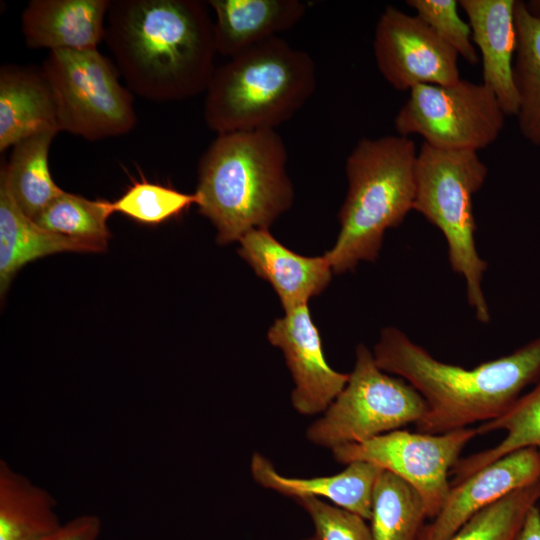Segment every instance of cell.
Here are the masks:
<instances>
[{
  "mask_svg": "<svg viewBox=\"0 0 540 540\" xmlns=\"http://www.w3.org/2000/svg\"><path fill=\"white\" fill-rule=\"evenodd\" d=\"M316 80L309 53L270 38L215 69L205 91V122L217 135L276 130L309 100Z\"/></svg>",
  "mask_w": 540,
  "mask_h": 540,
  "instance_id": "obj_5",
  "label": "cell"
},
{
  "mask_svg": "<svg viewBox=\"0 0 540 540\" xmlns=\"http://www.w3.org/2000/svg\"><path fill=\"white\" fill-rule=\"evenodd\" d=\"M239 255L268 281L285 312L320 294L329 284L332 267L324 255L307 257L281 244L268 229H255L240 240Z\"/></svg>",
  "mask_w": 540,
  "mask_h": 540,
  "instance_id": "obj_14",
  "label": "cell"
},
{
  "mask_svg": "<svg viewBox=\"0 0 540 540\" xmlns=\"http://www.w3.org/2000/svg\"><path fill=\"white\" fill-rule=\"evenodd\" d=\"M394 119L398 135L417 134L443 150L478 152L500 135L505 113L493 91L482 83L461 79L443 86L412 88Z\"/></svg>",
  "mask_w": 540,
  "mask_h": 540,
  "instance_id": "obj_9",
  "label": "cell"
},
{
  "mask_svg": "<svg viewBox=\"0 0 540 540\" xmlns=\"http://www.w3.org/2000/svg\"><path fill=\"white\" fill-rule=\"evenodd\" d=\"M539 500L540 480L480 510L449 540H513L528 511Z\"/></svg>",
  "mask_w": 540,
  "mask_h": 540,
  "instance_id": "obj_27",
  "label": "cell"
},
{
  "mask_svg": "<svg viewBox=\"0 0 540 540\" xmlns=\"http://www.w3.org/2000/svg\"><path fill=\"white\" fill-rule=\"evenodd\" d=\"M473 43L481 54L483 83L498 99L505 115L516 116L519 97L513 76L517 45L516 0H460Z\"/></svg>",
  "mask_w": 540,
  "mask_h": 540,
  "instance_id": "obj_15",
  "label": "cell"
},
{
  "mask_svg": "<svg viewBox=\"0 0 540 540\" xmlns=\"http://www.w3.org/2000/svg\"><path fill=\"white\" fill-rule=\"evenodd\" d=\"M487 174L476 151L443 150L423 143L416 161L413 205V210L442 232L450 265L465 279L468 303L484 324L490 320L482 289L488 264L476 248L472 198Z\"/></svg>",
  "mask_w": 540,
  "mask_h": 540,
  "instance_id": "obj_6",
  "label": "cell"
},
{
  "mask_svg": "<svg viewBox=\"0 0 540 540\" xmlns=\"http://www.w3.org/2000/svg\"><path fill=\"white\" fill-rule=\"evenodd\" d=\"M207 1L110 0L104 39L132 93L154 102L205 92L215 72Z\"/></svg>",
  "mask_w": 540,
  "mask_h": 540,
  "instance_id": "obj_1",
  "label": "cell"
},
{
  "mask_svg": "<svg viewBox=\"0 0 540 540\" xmlns=\"http://www.w3.org/2000/svg\"><path fill=\"white\" fill-rule=\"evenodd\" d=\"M477 435V428L470 427L440 434L397 429L331 452L339 463L369 462L398 476L420 494L428 518L433 519L450 491L451 469Z\"/></svg>",
  "mask_w": 540,
  "mask_h": 540,
  "instance_id": "obj_10",
  "label": "cell"
},
{
  "mask_svg": "<svg viewBox=\"0 0 540 540\" xmlns=\"http://www.w3.org/2000/svg\"><path fill=\"white\" fill-rule=\"evenodd\" d=\"M310 516L319 540H374L361 516L317 498L295 500Z\"/></svg>",
  "mask_w": 540,
  "mask_h": 540,
  "instance_id": "obj_30",
  "label": "cell"
},
{
  "mask_svg": "<svg viewBox=\"0 0 540 540\" xmlns=\"http://www.w3.org/2000/svg\"><path fill=\"white\" fill-rule=\"evenodd\" d=\"M110 0H32L21 15L29 48L87 50L104 39Z\"/></svg>",
  "mask_w": 540,
  "mask_h": 540,
  "instance_id": "obj_16",
  "label": "cell"
},
{
  "mask_svg": "<svg viewBox=\"0 0 540 540\" xmlns=\"http://www.w3.org/2000/svg\"><path fill=\"white\" fill-rule=\"evenodd\" d=\"M41 71L53 95L60 131L96 141L135 127L130 90L97 48L50 51Z\"/></svg>",
  "mask_w": 540,
  "mask_h": 540,
  "instance_id": "obj_7",
  "label": "cell"
},
{
  "mask_svg": "<svg viewBox=\"0 0 540 540\" xmlns=\"http://www.w3.org/2000/svg\"><path fill=\"white\" fill-rule=\"evenodd\" d=\"M539 480V451L529 447L511 452L451 486L420 539L449 540L477 512Z\"/></svg>",
  "mask_w": 540,
  "mask_h": 540,
  "instance_id": "obj_13",
  "label": "cell"
},
{
  "mask_svg": "<svg viewBox=\"0 0 540 540\" xmlns=\"http://www.w3.org/2000/svg\"><path fill=\"white\" fill-rule=\"evenodd\" d=\"M406 3L465 61L473 65L478 63L471 28L458 14V1L408 0Z\"/></svg>",
  "mask_w": 540,
  "mask_h": 540,
  "instance_id": "obj_29",
  "label": "cell"
},
{
  "mask_svg": "<svg viewBox=\"0 0 540 540\" xmlns=\"http://www.w3.org/2000/svg\"><path fill=\"white\" fill-rule=\"evenodd\" d=\"M101 519L92 514L77 516L61 525L41 540H97L101 532Z\"/></svg>",
  "mask_w": 540,
  "mask_h": 540,
  "instance_id": "obj_31",
  "label": "cell"
},
{
  "mask_svg": "<svg viewBox=\"0 0 540 540\" xmlns=\"http://www.w3.org/2000/svg\"><path fill=\"white\" fill-rule=\"evenodd\" d=\"M418 151L401 135L362 138L348 155V190L339 211L340 230L325 253L334 273L378 257L385 232L413 210Z\"/></svg>",
  "mask_w": 540,
  "mask_h": 540,
  "instance_id": "obj_4",
  "label": "cell"
},
{
  "mask_svg": "<svg viewBox=\"0 0 540 540\" xmlns=\"http://www.w3.org/2000/svg\"><path fill=\"white\" fill-rule=\"evenodd\" d=\"M196 204L195 194H186L173 188L147 181L136 182L115 202L114 212L145 224H159Z\"/></svg>",
  "mask_w": 540,
  "mask_h": 540,
  "instance_id": "obj_28",
  "label": "cell"
},
{
  "mask_svg": "<svg viewBox=\"0 0 540 540\" xmlns=\"http://www.w3.org/2000/svg\"><path fill=\"white\" fill-rule=\"evenodd\" d=\"M513 540H540V508L537 504L528 511Z\"/></svg>",
  "mask_w": 540,
  "mask_h": 540,
  "instance_id": "obj_32",
  "label": "cell"
},
{
  "mask_svg": "<svg viewBox=\"0 0 540 540\" xmlns=\"http://www.w3.org/2000/svg\"><path fill=\"white\" fill-rule=\"evenodd\" d=\"M57 501L0 460V540H41L62 523Z\"/></svg>",
  "mask_w": 540,
  "mask_h": 540,
  "instance_id": "obj_21",
  "label": "cell"
},
{
  "mask_svg": "<svg viewBox=\"0 0 540 540\" xmlns=\"http://www.w3.org/2000/svg\"><path fill=\"white\" fill-rule=\"evenodd\" d=\"M267 336L282 351L291 372L293 408L304 416L324 412L344 389L349 374L328 364L308 306L285 312V316L274 321Z\"/></svg>",
  "mask_w": 540,
  "mask_h": 540,
  "instance_id": "obj_12",
  "label": "cell"
},
{
  "mask_svg": "<svg viewBox=\"0 0 540 540\" xmlns=\"http://www.w3.org/2000/svg\"><path fill=\"white\" fill-rule=\"evenodd\" d=\"M112 202L90 200L63 191L34 220L42 228L66 237L107 246Z\"/></svg>",
  "mask_w": 540,
  "mask_h": 540,
  "instance_id": "obj_26",
  "label": "cell"
},
{
  "mask_svg": "<svg viewBox=\"0 0 540 540\" xmlns=\"http://www.w3.org/2000/svg\"><path fill=\"white\" fill-rule=\"evenodd\" d=\"M499 430L505 431V437L498 444L457 461L450 472L451 486L519 449L531 447L540 453V380L503 415L477 427L478 434Z\"/></svg>",
  "mask_w": 540,
  "mask_h": 540,
  "instance_id": "obj_23",
  "label": "cell"
},
{
  "mask_svg": "<svg viewBox=\"0 0 540 540\" xmlns=\"http://www.w3.org/2000/svg\"><path fill=\"white\" fill-rule=\"evenodd\" d=\"M47 130L60 132L53 95L41 69L2 66L0 151Z\"/></svg>",
  "mask_w": 540,
  "mask_h": 540,
  "instance_id": "obj_20",
  "label": "cell"
},
{
  "mask_svg": "<svg viewBox=\"0 0 540 540\" xmlns=\"http://www.w3.org/2000/svg\"><path fill=\"white\" fill-rule=\"evenodd\" d=\"M251 474L260 486L292 499H327L335 506L370 520L372 495L382 469L364 461H354L334 475L312 478L287 477L279 473L260 453L252 455Z\"/></svg>",
  "mask_w": 540,
  "mask_h": 540,
  "instance_id": "obj_17",
  "label": "cell"
},
{
  "mask_svg": "<svg viewBox=\"0 0 540 540\" xmlns=\"http://www.w3.org/2000/svg\"><path fill=\"white\" fill-rule=\"evenodd\" d=\"M106 245L50 232L17 206L0 173V293L5 295L14 275L25 264L60 252H102Z\"/></svg>",
  "mask_w": 540,
  "mask_h": 540,
  "instance_id": "obj_19",
  "label": "cell"
},
{
  "mask_svg": "<svg viewBox=\"0 0 540 540\" xmlns=\"http://www.w3.org/2000/svg\"><path fill=\"white\" fill-rule=\"evenodd\" d=\"M425 413L426 403L419 392L380 369L373 352L359 344L347 384L309 426L306 436L311 443L332 450L417 424Z\"/></svg>",
  "mask_w": 540,
  "mask_h": 540,
  "instance_id": "obj_8",
  "label": "cell"
},
{
  "mask_svg": "<svg viewBox=\"0 0 540 540\" xmlns=\"http://www.w3.org/2000/svg\"><path fill=\"white\" fill-rule=\"evenodd\" d=\"M217 53L233 57L293 28L306 13L300 0H210Z\"/></svg>",
  "mask_w": 540,
  "mask_h": 540,
  "instance_id": "obj_18",
  "label": "cell"
},
{
  "mask_svg": "<svg viewBox=\"0 0 540 540\" xmlns=\"http://www.w3.org/2000/svg\"><path fill=\"white\" fill-rule=\"evenodd\" d=\"M517 45L513 76L519 97L516 115L521 134L540 147V18L530 13L523 1H516Z\"/></svg>",
  "mask_w": 540,
  "mask_h": 540,
  "instance_id": "obj_24",
  "label": "cell"
},
{
  "mask_svg": "<svg viewBox=\"0 0 540 540\" xmlns=\"http://www.w3.org/2000/svg\"><path fill=\"white\" fill-rule=\"evenodd\" d=\"M287 149L276 130L218 134L198 163L199 212L221 245L268 229L293 203Z\"/></svg>",
  "mask_w": 540,
  "mask_h": 540,
  "instance_id": "obj_3",
  "label": "cell"
},
{
  "mask_svg": "<svg viewBox=\"0 0 540 540\" xmlns=\"http://www.w3.org/2000/svg\"><path fill=\"white\" fill-rule=\"evenodd\" d=\"M304 540H319V538L316 535H314V536L306 538Z\"/></svg>",
  "mask_w": 540,
  "mask_h": 540,
  "instance_id": "obj_33",
  "label": "cell"
},
{
  "mask_svg": "<svg viewBox=\"0 0 540 540\" xmlns=\"http://www.w3.org/2000/svg\"><path fill=\"white\" fill-rule=\"evenodd\" d=\"M373 355L380 369L400 376L426 403L420 432L446 433L503 415L540 379V336L512 353L473 368L444 363L395 327L382 330Z\"/></svg>",
  "mask_w": 540,
  "mask_h": 540,
  "instance_id": "obj_2",
  "label": "cell"
},
{
  "mask_svg": "<svg viewBox=\"0 0 540 540\" xmlns=\"http://www.w3.org/2000/svg\"><path fill=\"white\" fill-rule=\"evenodd\" d=\"M373 53L382 76L399 91L461 80L458 53L417 15L394 6H387L377 21Z\"/></svg>",
  "mask_w": 540,
  "mask_h": 540,
  "instance_id": "obj_11",
  "label": "cell"
},
{
  "mask_svg": "<svg viewBox=\"0 0 540 540\" xmlns=\"http://www.w3.org/2000/svg\"><path fill=\"white\" fill-rule=\"evenodd\" d=\"M57 131L32 135L13 146L9 162L1 164L0 173L22 212L32 220L60 194L49 170L48 153Z\"/></svg>",
  "mask_w": 540,
  "mask_h": 540,
  "instance_id": "obj_22",
  "label": "cell"
},
{
  "mask_svg": "<svg viewBox=\"0 0 540 540\" xmlns=\"http://www.w3.org/2000/svg\"><path fill=\"white\" fill-rule=\"evenodd\" d=\"M427 518L420 494L398 476L382 470L374 486L369 520L374 540H419Z\"/></svg>",
  "mask_w": 540,
  "mask_h": 540,
  "instance_id": "obj_25",
  "label": "cell"
}]
</instances>
